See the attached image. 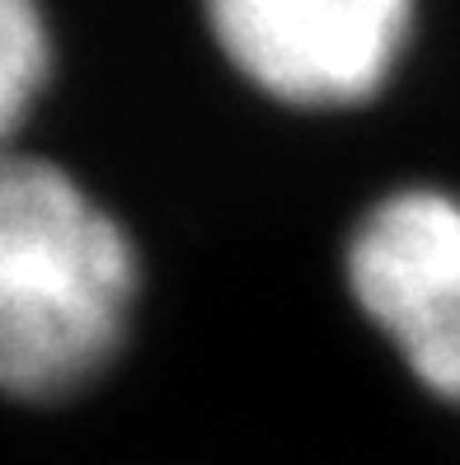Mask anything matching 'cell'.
Returning <instances> with one entry per match:
<instances>
[{
  "label": "cell",
  "mask_w": 460,
  "mask_h": 465,
  "mask_svg": "<svg viewBox=\"0 0 460 465\" xmlns=\"http://www.w3.org/2000/svg\"><path fill=\"white\" fill-rule=\"evenodd\" d=\"M137 244L62 165L0 151V395L66 400L118 358Z\"/></svg>",
  "instance_id": "obj_1"
},
{
  "label": "cell",
  "mask_w": 460,
  "mask_h": 465,
  "mask_svg": "<svg viewBox=\"0 0 460 465\" xmlns=\"http://www.w3.org/2000/svg\"><path fill=\"white\" fill-rule=\"evenodd\" d=\"M347 287L423 386L460 404V198H381L347 240Z\"/></svg>",
  "instance_id": "obj_3"
},
{
  "label": "cell",
  "mask_w": 460,
  "mask_h": 465,
  "mask_svg": "<svg viewBox=\"0 0 460 465\" xmlns=\"http://www.w3.org/2000/svg\"><path fill=\"white\" fill-rule=\"evenodd\" d=\"M418 0H202L226 62L278 104L353 108L395 75Z\"/></svg>",
  "instance_id": "obj_2"
},
{
  "label": "cell",
  "mask_w": 460,
  "mask_h": 465,
  "mask_svg": "<svg viewBox=\"0 0 460 465\" xmlns=\"http://www.w3.org/2000/svg\"><path fill=\"white\" fill-rule=\"evenodd\" d=\"M52 75V29L43 0H0V151L34 114Z\"/></svg>",
  "instance_id": "obj_4"
}]
</instances>
